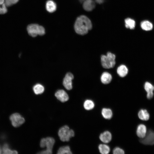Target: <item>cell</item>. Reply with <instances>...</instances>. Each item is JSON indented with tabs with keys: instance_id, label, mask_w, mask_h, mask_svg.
Returning <instances> with one entry per match:
<instances>
[{
	"instance_id": "1",
	"label": "cell",
	"mask_w": 154,
	"mask_h": 154,
	"mask_svg": "<svg viewBox=\"0 0 154 154\" xmlns=\"http://www.w3.org/2000/svg\"><path fill=\"white\" fill-rule=\"evenodd\" d=\"M92 28L90 19L86 16L82 15L78 17L75 21L74 29L77 34L81 35L86 34Z\"/></svg>"
},
{
	"instance_id": "29",
	"label": "cell",
	"mask_w": 154,
	"mask_h": 154,
	"mask_svg": "<svg viewBox=\"0 0 154 154\" xmlns=\"http://www.w3.org/2000/svg\"><path fill=\"white\" fill-rule=\"evenodd\" d=\"M52 153V151L47 150L46 149L38 153V154H51Z\"/></svg>"
},
{
	"instance_id": "14",
	"label": "cell",
	"mask_w": 154,
	"mask_h": 154,
	"mask_svg": "<svg viewBox=\"0 0 154 154\" xmlns=\"http://www.w3.org/2000/svg\"><path fill=\"white\" fill-rule=\"evenodd\" d=\"M128 70L127 67L124 64L119 66L117 69L118 75L121 77H124L127 74Z\"/></svg>"
},
{
	"instance_id": "20",
	"label": "cell",
	"mask_w": 154,
	"mask_h": 154,
	"mask_svg": "<svg viewBox=\"0 0 154 154\" xmlns=\"http://www.w3.org/2000/svg\"><path fill=\"white\" fill-rule=\"evenodd\" d=\"M141 27L143 30L145 31L151 30L153 28V25L150 21H144L141 23Z\"/></svg>"
},
{
	"instance_id": "19",
	"label": "cell",
	"mask_w": 154,
	"mask_h": 154,
	"mask_svg": "<svg viewBox=\"0 0 154 154\" xmlns=\"http://www.w3.org/2000/svg\"><path fill=\"white\" fill-rule=\"evenodd\" d=\"M99 152L102 154H108L110 150V147L105 144H100L98 146Z\"/></svg>"
},
{
	"instance_id": "12",
	"label": "cell",
	"mask_w": 154,
	"mask_h": 154,
	"mask_svg": "<svg viewBox=\"0 0 154 154\" xmlns=\"http://www.w3.org/2000/svg\"><path fill=\"white\" fill-rule=\"evenodd\" d=\"M147 132L146 126L143 124H139L137 126L136 133L137 136L140 138H144Z\"/></svg>"
},
{
	"instance_id": "7",
	"label": "cell",
	"mask_w": 154,
	"mask_h": 154,
	"mask_svg": "<svg viewBox=\"0 0 154 154\" xmlns=\"http://www.w3.org/2000/svg\"><path fill=\"white\" fill-rule=\"evenodd\" d=\"M55 141L52 137H48L42 139L40 142V146L42 148L46 147V149L52 151Z\"/></svg>"
},
{
	"instance_id": "25",
	"label": "cell",
	"mask_w": 154,
	"mask_h": 154,
	"mask_svg": "<svg viewBox=\"0 0 154 154\" xmlns=\"http://www.w3.org/2000/svg\"><path fill=\"white\" fill-rule=\"evenodd\" d=\"M125 27L130 29H133L135 26V22L133 20L128 18L125 20Z\"/></svg>"
},
{
	"instance_id": "13",
	"label": "cell",
	"mask_w": 154,
	"mask_h": 154,
	"mask_svg": "<svg viewBox=\"0 0 154 154\" xmlns=\"http://www.w3.org/2000/svg\"><path fill=\"white\" fill-rule=\"evenodd\" d=\"M112 79V76L111 74L106 72H103L100 77L101 82L105 84L110 83L111 82Z\"/></svg>"
},
{
	"instance_id": "23",
	"label": "cell",
	"mask_w": 154,
	"mask_h": 154,
	"mask_svg": "<svg viewBox=\"0 0 154 154\" xmlns=\"http://www.w3.org/2000/svg\"><path fill=\"white\" fill-rule=\"evenodd\" d=\"M44 86L40 84H37L35 85L33 87V90L36 94H41L44 91Z\"/></svg>"
},
{
	"instance_id": "26",
	"label": "cell",
	"mask_w": 154,
	"mask_h": 154,
	"mask_svg": "<svg viewBox=\"0 0 154 154\" xmlns=\"http://www.w3.org/2000/svg\"><path fill=\"white\" fill-rule=\"evenodd\" d=\"M6 7L4 0H0V14H3L7 13Z\"/></svg>"
},
{
	"instance_id": "30",
	"label": "cell",
	"mask_w": 154,
	"mask_h": 154,
	"mask_svg": "<svg viewBox=\"0 0 154 154\" xmlns=\"http://www.w3.org/2000/svg\"><path fill=\"white\" fill-rule=\"evenodd\" d=\"M2 152V148L0 147V154Z\"/></svg>"
},
{
	"instance_id": "24",
	"label": "cell",
	"mask_w": 154,
	"mask_h": 154,
	"mask_svg": "<svg viewBox=\"0 0 154 154\" xmlns=\"http://www.w3.org/2000/svg\"><path fill=\"white\" fill-rule=\"evenodd\" d=\"M58 154H72L70 147L68 146H64L60 147L58 151Z\"/></svg>"
},
{
	"instance_id": "2",
	"label": "cell",
	"mask_w": 154,
	"mask_h": 154,
	"mask_svg": "<svg viewBox=\"0 0 154 154\" xmlns=\"http://www.w3.org/2000/svg\"><path fill=\"white\" fill-rule=\"evenodd\" d=\"M116 55L113 53L108 52L106 55L101 56V62L102 67L106 69L114 67L116 64Z\"/></svg>"
},
{
	"instance_id": "22",
	"label": "cell",
	"mask_w": 154,
	"mask_h": 154,
	"mask_svg": "<svg viewBox=\"0 0 154 154\" xmlns=\"http://www.w3.org/2000/svg\"><path fill=\"white\" fill-rule=\"evenodd\" d=\"M84 108L87 110L93 109L95 107V103L91 100L87 99L85 101L83 104Z\"/></svg>"
},
{
	"instance_id": "10",
	"label": "cell",
	"mask_w": 154,
	"mask_h": 154,
	"mask_svg": "<svg viewBox=\"0 0 154 154\" xmlns=\"http://www.w3.org/2000/svg\"><path fill=\"white\" fill-rule=\"evenodd\" d=\"M100 140L104 143H109L112 140V135L111 133L108 131H106L101 133L99 136Z\"/></svg>"
},
{
	"instance_id": "16",
	"label": "cell",
	"mask_w": 154,
	"mask_h": 154,
	"mask_svg": "<svg viewBox=\"0 0 154 154\" xmlns=\"http://www.w3.org/2000/svg\"><path fill=\"white\" fill-rule=\"evenodd\" d=\"M46 8L49 12L53 13L56 10L57 5L56 3L53 1L48 0L46 2Z\"/></svg>"
},
{
	"instance_id": "18",
	"label": "cell",
	"mask_w": 154,
	"mask_h": 154,
	"mask_svg": "<svg viewBox=\"0 0 154 154\" xmlns=\"http://www.w3.org/2000/svg\"><path fill=\"white\" fill-rule=\"evenodd\" d=\"M101 114L102 117L105 119H110L113 116V112L112 110L108 108H103L101 110Z\"/></svg>"
},
{
	"instance_id": "17",
	"label": "cell",
	"mask_w": 154,
	"mask_h": 154,
	"mask_svg": "<svg viewBox=\"0 0 154 154\" xmlns=\"http://www.w3.org/2000/svg\"><path fill=\"white\" fill-rule=\"evenodd\" d=\"M83 5L84 10L87 11H90L94 8L95 4L92 0H85L84 1Z\"/></svg>"
},
{
	"instance_id": "9",
	"label": "cell",
	"mask_w": 154,
	"mask_h": 154,
	"mask_svg": "<svg viewBox=\"0 0 154 154\" xmlns=\"http://www.w3.org/2000/svg\"><path fill=\"white\" fill-rule=\"evenodd\" d=\"M144 87L147 93V98L149 100L151 99L154 95V86L150 82H146L144 84Z\"/></svg>"
},
{
	"instance_id": "11",
	"label": "cell",
	"mask_w": 154,
	"mask_h": 154,
	"mask_svg": "<svg viewBox=\"0 0 154 154\" xmlns=\"http://www.w3.org/2000/svg\"><path fill=\"white\" fill-rule=\"evenodd\" d=\"M55 95L57 98L62 102H66L69 99L68 94L65 91L62 90H60L57 91Z\"/></svg>"
},
{
	"instance_id": "27",
	"label": "cell",
	"mask_w": 154,
	"mask_h": 154,
	"mask_svg": "<svg viewBox=\"0 0 154 154\" xmlns=\"http://www.w3.org/2000/svg\"><path fill=\"white\" fill-rule=\"evenodd\" d=\"M114 154H124L125 153L124 150L119 147H116L113 150Z\"/></svg>"
},
{
	"instance_id": "21",
	"label": "cell",
	"mask_w": 154,
	"mask_h": 154,
	"mask_svg": "<svg viewBox=\"0 0 154 154\" xmlns=\"http://www.w3.org/2000/svg\"><path fill=\"white\" fill-rule=\"evenodd\" d=\"M2 152L5 154H16L18 153L15 150H11L7 143H5L2 148Z\"/></svg>"
},
{
	"instance_id": "8",
	"label": "cell",
	"mask_w": 154,
	"mask_h": 154,
	"mask_svg": "<svg viewBox=\"0 0 154 154\" xmlns=\"http://www.w3.org/2000/svg\"><path fill=\"white\" fill-rule=\"evenodd\" d=\"M74 78L73 75L71 73H67L64 78L63 84L67 90H70L72 88V81Z\"/></svg>"
},
{
	"instance_id": "4",
	"label": "cell",
	"mask_w": 154,
	"mask_h": 154,
	"mask_svg": "<svg viewBox=\"0 0 154 154\" xmlns=\"http://www.w3.org/2000/svg\"><path fill=\"white\" fill-rule=\"evenodd\" d=\"M27 29L29 35L33 37H36L38 35H43L45 33V29L43 27L37 24H32L29 25Z\"/></svg>"
},
{
	"instance_id": "28",
	"label": "cell",
	"mask_w": 154,
	"mask_h": 154,
	"mask_svg": "<svg viewBox=\"0 0 154 154\" xmlns=\"http://www.w3.org/2000/svg\"><path fill=\"white\" fill-rule=\"evenodd\" d=\"M7 7L11 6L17 3L19 0H4Z\"/></svg>"
},
{
	"instance_id": "3",
	"label": "cell",
	"mask_w": 154,
	"mask_h": 154,
	"mask_svg": "<svg viewBox=\"0 0 154 154\" xmlns=\"http://www.w3.org/2000/svg\"><path fill=\"white\" fill-rule=\"evenodd\" d=\"M58 134L60 140L62 141H68L70 139L74 136V133L69 127L65 125L61 127L59 129Z\"/></svg>"
},
{
	"instance_id": "15",
	"label": "cell",
	"mask_w": 154,
	"mask_h": 154,
	"mask_svg": "<svg viewBox=\"0 0 154 154\" xmlns=\"http://www.w3.org/2000/svg\"><path fill=\"white\" fill-rule=\"evenodd\" d=\"M138 116L140 119L143 121H147L150 118L149 112L145 109L140 110L138 113Z\"/></svg>"
},
{
	"instance_id": "6",
	"label": "cell",
	"mask_w": 154,
	"mask_h": 154,
	"mask_svg": "<svg viewBox=\"0 0 154 154\" xmlns=\"http://www.w3.org/2000/svg\"><path fill=\"white\" fill-rule=\"evenodd\" d=\"M140 142L146 145H154V131L150 129L147 131L145 137L143 138H141Z\"/></svg>"
},
{
	"instance_id": "5",
	"label": "cell",
	"mask_w": 154,
	"mask_h": 154,
	"mask_svg": "<svg viewBox=\"0 0 154 154\" xmlns=\"http://www.w3.org/2000/svg\"><path fill=\"white\" fill-rule=\"evenodd\" d=\"M12 125L18 127L23 124L25 121L24 118L19 114L17 113L11 114L9 117Z\"/></svg>"
}]
</instances>
